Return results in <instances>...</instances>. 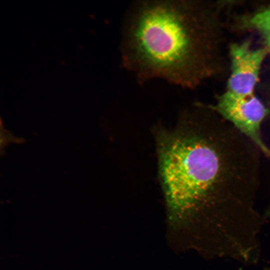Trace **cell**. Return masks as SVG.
Returning a JSON list of instances; mask_svg holds the SVG:
<instances>
[{"label": "cell", "mask_w": 270, "mask_h": 270, "mask_svg": "<svg viewBox=\"0 0 270 270\" xmlns=\"http://www.w3.org/2000/svg\"><path fill=\"white\" fill-rule=\"evenodd\" d=\"M155 136L170 247L226 250L258 228L262 152L252 141L200 104Z\"/></svg>", "instance_id": "cell-1"}, {"label": "cell", "mask_w": 270, "mask_h": 270, "mask_svg": "<svg viewBox=\"0 0 270 270\" xmlns=\"http://www.w3.org/2000/svg\"><path fill=\"white\" fill-rule=\"evenodd\" d=\"M220 27L200 1L136 2L124 18V67L140 83L159 78L194 88L218 72Z\"/></svg>", "instance_id": "cell-2"}, {"label": "cell", "mask_w": 270, "mask_h": 270, "mask_svg": "<svg viewBox=\"0 0 270 270\" xmlns=\"http://www.w3.org/2000/svg\"><path fill=\"white\" fill-rule=\"evenodd\" d=\"M208 106L270 158V148L264 141L261 134V126L268 116L269 111L254 94L239 96L226 90L218 97L215 104Z\"/></svg>", "instance_id": "cell-3"}, {"label": "cell", "mask_w": 270, "mask_h": 270, "mask_svg": "<svg viewBox=\"0 0 270 270\" xmlns=\"http://www.w3.org/2000/svg\"><path fill=\"white\" fill-rule=\"evenodd\" d=\"M268 52L266 48H252L248 42L232 44L229 48L231 71L226 91L239 96L254 94Z\"/></svg>", "instance_id": "cell-4"}, {"label": "cell", "mask_w": 270, "mask_h": 270, "mask_svg": "<svg viewBox=\"0 0 270 270\" xmlns=\"http://www.w3.org/2000/svg\"><path fill=\"white\" fill-rule=\"evenodd\" d=\"M250 26L259 32L266 48L270 52V4L249 20Z\"/></svg>", "instance_id": "cell-5"}, {"label": "cell", "mask_w": 270, "mask_h": 270, "mask_svg": "<svg viewBox=\"0 0 270 270\" xmlns=\"http://www.w3.org/2000/svg\"><path fill=\"white\" fill-rule=\"evenodd\" d=\"M265 216H266V218L270 217V206L268 208L266 213Z\"/></svg>", "instance_id": "cell-6"}, {"label": "cell", "mask_w": 270, "mask_h": 270, "mask_svg": "<svg viewBox=\"0 0 270 270\" xmlns=\"http://www.w3.org/2000/svg\"><path fill=\"white\" fill-rule=\"evenodd\" d=\"M264 270H270V268H264Z\"/></svg>", "instance_id": "cell-7"}, {"label": "cell", "mask_w": 270, "mask_h": 270, "mask_svg": "<svg viewBox=\"0 0 270 270\" xmlns=\"http://www.w3.org/2000/svg\"><path fill=\"white\" fill-rule=\"evenodd\" d=\"M269 104H269V106H270V102H269Z\"/></svg>", "instance_id": "cell-8"}]
</instances>
